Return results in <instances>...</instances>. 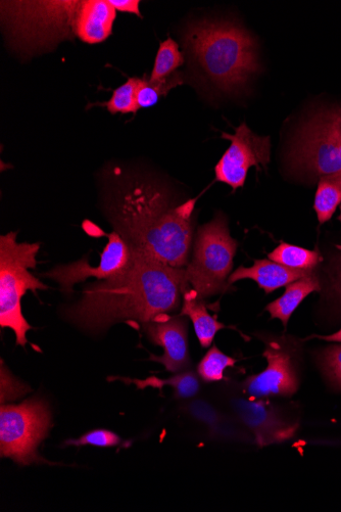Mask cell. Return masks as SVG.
Instances as JSON below:
<instances>
[{"label":"cell","instance_id":"cell-1","mask_svg":"<svg viewBox=\"0 0 341 512\" xmlns=\"http://www.w3.org/2000/svg\"><path fill=\"white\" fill-rule=\"evenodd\" d=\"M185 268H175L136 252L133 265L88 286L64 316L82 331L99 334L119 322L142 325L177 310L189 290Z\"/></svg>","mask_w":341,"mask_h":512},{"label":"cell","instance_id":"cell-2","mask_svg":"<svg viewBox=\"0 0 341 512\" xmlns=\"http://www.w3.org/2000/svg\"><path fill=\"white\" fill-rule=\"evenodd\" d=\"M197 200L172 206L162 190L145 181H130L116 194L109 218L113 230L141 255L185 268L193 241Z\"/></svg>","mask_w":341,"mask_h":512},{"label":"cell","instance_id":"cell-3","mask_svg":"<svg viewBox=\"0 0 341 512\" xmlns=\"http://www.w3.org/2000/svg\"><path fill=\"white\" fill-rule=\"evenodd\" d=\"M185 48L221 90L242 88L260 70L253 37L230 22L202 21L187 28Z\"/></svg>","mask_w":341,"mask_h":512},{"label":"cell","instance_id":"cell-4","mask_svg":"<svg viewBox=\"0 0 341 512\" xmlns=\"http://www.w3.org/2000/svg\"><path fill=\"white\" fill-rule=\"evenodd\" d=\"M40 244L17 242V232L0 238V327L10 329L16 346L25 348L32 329L22 311V298L28 291L48 289L29 270L36 268Z\"/></svg>","mask_w":341,"mask_h":512},{"label":"cell","instance_id":"cell-5","mask_svg":"<svg viewBox=\"0 0 341 512\" xmlns=\"http://www.w3.org/2000/svg\"><path fill=\"white\" fill-rule=\"evenodd\" d=\"M237 243L230 236L227 219L218 214L198 229L193 254L185 272L189 286L199 298L226 293Z\"/></svg>","mask_w":341,"mask_h":512},{"label":"cell","instance_id":"cell-6","mask_svg":"<svg viewBox=\"0 0 341 512\" xmlns=\"http://www.w3.org/2000/svg\"><path fill=\"white\" fill-rule=\"evenodd\" d=\"M53 426L48 404L38 398L0 408V456L20 465L46 463L38 447Z\"/></svg>","mask_w":341,"mask_h":512},{"label":"cell","instance_id":"cell-7","mask_svg":"<svg viewBox=\"0 0 341 512\" xmlns=\"http://www.w3.org/2000/svg\"><path fill=\"white\" fill-rule=\"evenodd\" d=\"M289 160L294 167L324 176L341 170V109L320 111L302 125Z\"/></svg>","mask_w":341,"mask_h":512},{"label":"cell","instance_id":"cell-8","mask_svg":"<svg viewBox=\"0 0 341 512\" xmlns=\"http://www.w3.org/2000/svg\"><path fill=\"white\" fill-rule=\"evenodd\" d=\"M222 138L231 145L216 166V179L231 186L233 191L246 183L251 167L266 168L270 162V137L255 134L243 122L235 128L234 134L223 132Z\"/></svg>","mask_w":341,"mask_h":512},{"label":"cell","instance_id":"cell-9","mask_svg":"<svg viewBox=\"0 0 341 512\" xmlns=\"http://www.w3.org/2000/svg\"><path fill=\"white\" fill-rule=\"evenodd\" d=\"M107 237L109 242L101 256L100 264L96 267H92L87 257H84L73 263L57 265L42 276L53 279L60 285L61 291L69 295L75 285L86 282L88 278L106 281L123 273L133 265L136 252L116 231L113 230Z\"/></svg>","mask_w":341,"mask_h":512},{"label":"cell","instance_id":"cell-10","mask_svg":"<svg viewBox=\"0 0 341 512\" xmlns=\"http://www.w3.org/2000/svg\"><path fill=\"white\" fill-rule=\"evenodd\" d=\"M263 356L267 368L261 374L249 377L242 388L250 398L290 397L299 389L294 358L284 343L273 340L266 343Z\"/></svg>","mask_w":341,"mask_h":512},{"label":"cell","instance_id":"cell-11","mask_svg":"<svg viewBox=\"0 0 341 512\" xmlns=\"http://www.w3.org/2000/svg\"><path fill=\"white\" fill-rule=\"evenodd\" d=\"M143 330L151 342L164 349L163 356L152 354L150 361L161 363L170 372L183 371L190 366L188 320L185 316L161 315L144 324Z\"/></svg>","mask_w":341,"mask_h":512},{"label":"cell","instance_id":"cell-12","mask_svg":"<svg viewBox=\"0 0 341 512\" xmlns=\"http://www.w3.org/2000/svg\"><path fill=\"white\" fill-rule=\"evenodd\" d=\"M231 407L243 426L252 432L259 446L289 440L297 431L296 426L284 422L281 415L261 399H233Z\"/></svg>","mask_w":341,"mask_h":512},{"label":"cell","instance_id":"cell-13","mask_svg":"<svg viewBox=\"0 0 341 512\" xmlns=\"http://www.w3.org/2000/svg\"><path fill=\"white\" fill-rule=\"evenodd\" d=\"M117 11L109 0L79 2L73 24L74 36L87 44L105 42L112 34Z\"/></svg>","mask_w":341,"mask_h":512},{"label":"cell","instance_id":"cell-14","mask_svg":"<svg viewBox=\"0 0 341 512\" xmlns=\"http://www.w3.org/2000/svg\"><path fill=\"white\" fill-rule=\"evenodd\" d=\"M311 273L312 271L288 268L271 260H256L252 267L241 266L231 273L228 284L232 286L242 279H252L266 294H270Z\"/></svg>","mask_w":341,"mask_h":512},{"label":"cell","instance_id":"cell-15","mask_svg":"<svg viewBox=\"0 0 341 512\" xmlns=\"http://www.w3.org/2000/svg\"><path fill=\"white\" fill-rule=\"evenodd\" d=\"M180 315L188 317L196 331L203 348H209L214 342L218 332L226 329V325L218 321L207 310L204 300L196 292L189 289L183 297Z\"/></svg>","mask_w":341,"mask_h":512},{"label":"cell","instance_id":"cell-16","mask_svg":"<svg viewBox=\"0 0 341 512\" xmlns=\"http://www.w3.org/2000/svg\"><path fill=\"white\" fill-rule=\"evenodd\" d=\"M320 283L317 276L311 273L299 281L286 286L285 293L277 300L269 304L266 310L271 318L280 319L286 327L289 318L301 305V303L312 293L320 291Z\"/></svg>","mask_w":341,"mask_h":512},{"label":"cell","instance_id":"cell-17","mask_svg":"<svg viewBox=\"0 0 341 512\" xmlns=\"http://www.w3.org/2000/svg\"><path fill=\"white\" fill-rule=\"evenodd\" d=\"M341 204V170L320 177L314 209L320 224L329 221Z\"/></svg>","mask_w":341,"mask_h":512},{"label":"cell","instance_id":"cell-18","mask_svg":"<svg viewBox=\"0 0 341 512\" xmlns=\"http://www.w3.org/2000/svg\"><path fill=\"white\" fill-rule=\"evenodd\" d=\"M123 382L131 383L139 389L156 388L162 390L165 386H170L174 390V395L178 399H190L196 396L201 389L200 380L193 371H184L167 380L149 378L146 380L122 379Z\"/></svg>","mask_w":341,"mask_h":512},{"label":"cell","instance_id":"cell-19","mask_svg":"<svg viewBox=\"0 0 341 512\" xmlns=\"http://www.w3.org/2000/svg\"><path fill=\"white\" fill-rule=\"evenodd\" d=\"M184 83L183 74L179 71L159 82H152L144 76L140 78L137 90V104L139 109H149L156 106L160 99L166 97L175 87Z\"/></svg>","mask_w":341,"mask_h":512},{"label":"cell","instance_id":"cell-20","mask_svg":"<svg viewBox=\"0 0 341 512\" xmlns=\"http://www.w3.org/2000/svg\"><path fill=\"white\" fill-rule=\"evenodd\" d=\"M269 260L292 269L312 271L321 261L317 251L281 243L268 255Z\"/></svg>","mask_w":341,"mask_h":512},{"label":"cell","instance_id":"cell-21","mask_svg":"<svg viewBox=\"0 0 341 512\" xmlns=\"http://www.w3.org/2000/svg\"><path fill=\"white\" fill-rule=\"evenodd\" d=\"M184 64V57L179 51V45L172 38L161 42L150 81L159 82L177 72Z\"/></svg>","mask_w":341,"mask_h":512},{"label":"cell","instance_id":"cell-22","mask_svg":"<svg viewBox=\"0 0 341 512\" xmlns=\"http://www.w3.org/2000/svg\"><path fill=\"white\" fill-rule=\"evenodd\" d=\"M140 78L131 77L123 85L113 92L112 99L104 104H94L92 106L106 107L108 111L115 115L118 113L136 115L140 110L137 104V90Z\"/></svg>","mask_w":341,"mask_h":512},{"label":"cell","instance_id":"cell-23","mask_svg":"<svg viewBox=\"0 0 341 512\" xmlns=\"http://www.w3.org/2000/svg\"><path fill=\"white\" fill-rule=\"evenodd\" d=\"M236 360L213 346L198 366L199 376L207 383L220 382L224 379V371L233 367Z\"/></svg>","mask_w":341,"mask_h":512},{"label":"cell","instance_id":"cell-24","mask_svg":"<svg viewBox=\"0 0 341 512\" xmlns=\"http://www.w3.org/2000/svg\"><path fill=\"white\" fill-rule=\"evenodd\" d=\"M65 446H94L101 448H113L120 446L128 447L129 444L114 432L104 429H97L84 434L78 439H71L66 441Z\"/></svg>","mask_w":341,"mask_h":512},{"label":"cell","instance_id":"cell-25","mask_svg":"<svg viewBox=\"0 0 341 512\" xmlns=\"http://www.w3.org/2000/svg\"><path fill=\"white\" fill-rule=\"evenodd\" d=\"M185 411L194 421H197L209 429L219 424L224 416L220 411L205 400H193L185 406Z\"/></svg>","mask_w":341,"mask_h":512},{"label":"cell","instance_id":"cell-26","mask_svg":"<svg viewBox=\"0 0 341 512\" xmlns=\"http://www.w3.org/2000/svg\"><path fill=\"white\" fill-rule=\"evenodd\" d=\"M321 364L327 378L341 389V344L327 348L322 354Z\"/></svg>","mask_w":341,"mask_h":512},{"label":"cell","instance_id":"cell-27","mask_svg":"<svg viewBox=\"0 0 341 512\" xmlns=\"http://www.w3.org/2000/svg\"><path fill=\"white\" fill-rule=\"evenodd\" d=\"M12 375L8 367H6L4 360H2V404L6 401L19 398L17 391L14 388L23 387Z\"/></svg>","mask_w":341,"mask_h":512},{"label":"cell","instance_id":"cell-28","mask_svg":"<svg viewBox=\"0 0 341 512\" xmlns=\"http://www.w3.org/2000/svg\"><path fill=\"white\" fill-rule=\"evenodd\" d=\"M210 436L225 440H235L241 437L240 431L230 421L223 420L216 426L210 428Z\"/></svg>","mask_w":341,"mask_h":512},{"label":"cell","instance_id":"cell-29","mask_svg":"<svg viewBox=\"0 0 341 512\" xmlns=\"http://www.w3.org/2000/svg\"><path fill=\"white\" fill-rule=\"evenodd\" d=\"M109 3L116 11L133 14L141 18L139 0H109Z\"/></svg>","mask_w":341,"mask_h":512},{"label":"cell","instance_id":"cell-30","mask_svg":"<svg viewBox=\"0 0 341 512\" xmlns=\"http://www.w3.org/2000/svg\"><path fill=\"white\" fill-rule=\"evenodd\" d=\"M330 276L332 288L341 299V253L335 258L331 266Z\"/></svg>","mask_w":341,"mask_h":512},{"label":"cell","instance_id":"cell-31","mask_svg":"<svg viewBox=\"0 0 341 512\" xmlns=\"http://www.w3.org/2000/svg\"><path fill=\"white\" fill-rule=\"evenodd\" d=\"M313 338L323 340L326 342L341 343V329L338 332H336L335 334L330 335V336H311L308 339H313Z\"/></svg>","mask_w":341,"mask_h":512},{"label":"cell","instance_id":"cell-32","mask_svg":"<svg viewBox=\"0 0 341 512\" xmlns=\"http://www.w3.org/2000/svg\"><path fill=\"white\" fill-rule=\"evenodd\" d=\"M338 220L341 221V206H340V215L338 217Z\"/></svg>","mask_w":341,"mask_h":512}]
</instances>
